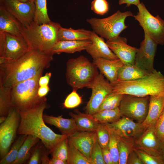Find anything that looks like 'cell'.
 <instances>
[{"label": "cell", "mask_w": 164, "mask_h": 164, "mask_svg": "<svg viewBox=\"0 0 164 164\" xmlns=\"http://www.w3.org/2000/svg\"><path fill=\"white\" fill-rule=\"evenodd\" d=\"M53 55L31 50L16 60L0 57V87H12L49 68Z\"/></svg>", "instance_id": "obj_1"}, {"label": "cell", "mask_w": 164, "mask_h": 164, "mask_svg": "<svg viewBox=\"0 0 164 164\" xmlns=\"http://www.w3.org/2000/svg\"><path fill=\"white\" fill-rule=\"evenodd\" d=\"M48 107L45 102L36 108L19 112L21 121L17 134L31 135L39 138L50 152L56 144L68 137L55 133L46 125L43 112Z\"/></svg>", "instance_id": "obj_2"}, {"label": "cell", "mask_w": 164, "mask_h": 164, "mask_svg": "<svg viewBox=\"0 0 164 164\" xmlns=\"http://www.w3.org/2000/svg\"><path fill=\"white\" fill-rule=\"evenodd\" d=\"M61 26L59 23L52 21L42 24L33 21L26 26H23L21 32L30 50L53 55L52 49L58 41V34Z\"/></svg>", "instance_id": "obj_3"}, {"label": "cell", "mask_w": 164, "mask_h": 164, "mask_svg": "<svg viewBox=\"0 0 164 164\" xmlns=\"http://www.w3.org/2000/svg\"><path fill=\"white\" fill-rule=\"evenodd\" d=\"M112 92L138 97L164 94V76L155 69L149 75L135 80L117 81Z\"/></svg>", "instance_id": "obj_4"}, {"label": "cell", "mask_w": 164, "mask_h": 164, "mask_svg": "<svg viewBox=\"0 0 164 164\" xmlns=\"http://www.w3.org/2000/svg\"><path fill=\"white\" fill-rule=\"evenodd\" d=\"M43 70H40L34 77L18 83L11 87L13 105L19 112L32 109L46 102V97H40L38 94L39 80Z\"/></svg>", "instance_id": "obj_5"}, {"label": "cell", "mask_w": 164, "mask_h": 164, "mask_svg": "<svg viewBox=\"0 0 164 164\" xmlns=\"http://www.w3.org/2000/svg\"><path fill=\"white\" fill-rule=\"evenodd\" d=\"M98 73L96 66L83 55L67 62L66 80L73 90L87 87Z\"/></svg>", "instance_id": "obj_6"}, {"label": "cell", "mask_w": 164, "mask_h": 164, "mask_svg": "<svg viewBox=\"0 0 164 164\" xmlns=\"http://www.w3.org/2000/svg\"><path fill=\"white\" fill-rule=\"evenodd\" d=\"M133 15L130 11L122 12L118 10L108 17L91 18L87 19L86 21L90 25L93 31L108 40L119 36L128 27L125 24L126 19Z\"/></svg>", "instance_id": "obj_7"}, {"label": "cell", "mask_w": 164, "mask_h": 164, "mask_svg": "<svg viewBox=\"0 0 164 164\" xmlns=\"http://www.w3.org/2000/svg\"><path fill=\"white\" fill-rule=\"evenodd\" d=\"M138 12L133 15L145 33L158 44L164 45V20L159 15L155 16L142 2L137 6Z\"/></svg>", "instance_id": "obj_8"}, {"label": "cell", "mask_w": 164, "mask_h": 164, "mask_svg": "<svg viewBox=\"0 0 164 164\" xmlns=\"http://www.w3.org/2000/svg\"><path fill=\"white\" fill-rule=\"evenodd\" d=\"M149 97L124 94L119 107L122 116L143 123L148 114Z\"/></svg>", "instance_id": "obj_9"}, {"label": "cell", "mask_w": 164, "mask_h": 164, "mask_svg": "<svg viewBox=\"0 0 164 164\" xmlns=\"http://www.w3.org/2000/svg\"><path fill=\"white\" fill-rule=\"evenodd\" d=\"M20 121V113L14 107L9 111L5 121L0 124V160L8 153L15 141Z\"/></svg>", "instance_id": "obj_10"}, {"label": "cell", "mask_w": 164, "mask_h": 164, "mask_svg": "<svg viewBox=\"0 0 164 164\" xmlns=\"http://www.w3.org/2000/svg\"><path fill=\"white\" fill-rule=\"evenodd\" d=\"M30 50L28 43L22 35L0 32V57L16 60Z\"/></svg>", "instance_id": "obj_11"}, {"label": "cell", "mask_w": 164, "mask_h": 164, "mask_svg": "<svg viewBox=\"0 0 164 164\" xmlns=\"http://www.w3.org/2000/svg\"><path fill=\"white\" fill-rule=\"evenodd\" d=\"M87 87L91 89L92 93L85 109L87 113L93 115L97 112L101 104L112 92L113 86L100 73Z\"/></svg>", "instance_id": "obj_12"}, {"label": "cell", "mask_w": 164, "mask_h": 164, "mask_svg": "<svg viewBox=\"0 0 164 164\" xmlns=\"http://www.w3.org/2000/svg\"><path fill=\"white\" fill-rule=\"evenodd\" d=\"M105 124L121 138L134 143L147 128L143 123L124 116L116 122Z\"/></svg>", "instance_id": "obj_13"}, {"label": "cell", "mask_w": 164, "mask_h": 164, "mask_svg": "<svg viewBox=\"0 0 164 164\" xmlns=\"http://www.w3.org/2000/svg\"><path fill=\"white\" fill-rule=\"evenodd\" d=\"M0 7L12 15L24 26L34 21L35 5L34 2L23 3L18 0H3Z\"/></svg>", "instance_id": "obj_14"}, {"label": "cell", "mask_w": 164, "mask_h": 164, "mask_svg": "<svg viewBox=\"0 0 164 164\" xmlns=\"http://www.w3.org/2000/svg\"><path fill=\"white\" fill-rule=\"evenodd\" d=\"M158 45L144 32V39L140 43L136 54L135 64L151 73L153 72L155 70L153 63Z\"/></svg>", "instance_id": "obj_15"}, {"label": "cell", "mask_w": 164, "mask_h": 164, "mask_svg": "<svg viewBox=\"0 0 164 164\" xmlns=\"http://www.w3.org/2000/svg\"><path fill=\"white\" fill-rule=\"evenodd\" d=\"M162 143L156 135L154 127L147 128L134 143V149L155 156H162Z\"/></svg>", "instance_id": "obj_16"}, {"label": "cell", "mask_w": 164, "mask_h": 164, "mask_svg": "<svg viewBox=\"0 0 164 164\" xmlns=\"http://www.w3.org/2000/svg\"><path fill=\"white\" fill-rule=\"evenodd\" d=\"M127 41L126 38L119 36L107 40L106 43L124 65L135 64L138 49L128 45Z\"/></svg>", "instance_id": "obj_17"}, {"label": "cell", "mask_w": 164, "mask_h": 164, "mask_svg": "<svg viewBox=\"0 0 164 164\" xmlns=\"http://www.w3.org/2000/svg\"><path fill=\"white\" fill-rule=\"evenodd\" d=\"M90 40L92 43L87 46L85 50L93 59L98 58L110 60L118 59L109 47L103 38L98 36L94 31H92Z\"/></svg>", "instance_id": "obj_18"}, {"label": "cell", "mask_w": 164, "mask_h": 164, "mask_svg": "<svg viewBox=\"0 0 164 164\" xmlns=\"http://www.w3.org/2000/svg\"><path fill=\"white\" fill-rule=\"evenodd\" d=\"M68 138L77 149L90 160L92 150L97 139L96 132L78 131Z\"/></svg>", "instance_id": "obj_19"}, {"label": "cell", "mask_w": 164, "mask_h": 164, "mask_svg": "<svg viewBox=\"0 0 164 164\" xmlns=\"http://www.w3.org/2000/svg\"><path fill=\"white\" fill-rule=\"evenodd\" d=\"M93 62L112 85L117 81L119 70L124 65L119 59L110 60L98 58L93 59Z\"/></svg>", "instance_id": "obj_20"}, {"label": "cell", "mask_w": 164, "mask_h": 164, "mask_svg": "<svg viewBox=\"0 0 164 164\" xmlns=\"http://www.w3.org/2000/svg\"><path fill=\"white\" fill-rule=\"evenodd\" d=\"M61 115L57 117L43 114V118L45 122L53 125L58 129L61 134L68 137L79 131L74 119L65 118Z\"/></svg>", "instance_id": "obj_21"}, {"label": "cell", "mask_w": 164, "mask_h": 164, "mask_svg": "<svg viewBox=\"0 0 164 164\" xmlns=\"http://www.w3.org/2000/svg\"><path fill=\"white\" fill-rule=\"evenodd\" d=\"M164 107V94L150 96L148 111L143 124L147 127H154Z\"/></svg>", "instance_id": "obj_22"}, {"label": "cell", "mask_w": 164, "mask_h": 164, "mask_svg": "<svg viewBox=\"0 0 164 164\" xmlns=\"http://www.w3.org/2000/svg\"><path fill=\"white\" fill-rule=\"evenodd\" d=\"M23 26L11 13L0 7V32H7L17 35H22Z\"/></svg>", "instance_id": "obj_23"}, {"label": "cell", "mask_w": 164, "mask_h": 164, "mask_svg": "<svg viewBox=\"0 0 164 164\" xmlns=\"http://www.w3.org/2000/svg\"><path fill=\"white\" fill-rule=\"evenodd\" d=\"M91 41L85 40L58 41L53 46L52 52L54 55L65 53H73L85 50Z\"/></svg>", "instance_id": "obj_24"}, {"label": "cell", "mask_w": 164, "mask_h": 164, "mask_svg": "<svg viewBox=\"0 0 164 164\" xmlns=\"http://www.w3.org/2000/svg\"><path fill=\"white\" fill-rule=\"evenodd\" d=\"M74 112H70L69 114L74 119L79 131L96 132L99 123L92 115L82 113L77 109Z\"/></svg>", "instance_id": "obj_25"}, {"label": "cell", "mask_w": 164, "mask_h": 164, "mask_svg": "<svg viewBox=\"0 0 164 164\" xmlns=\"http://www.w3.org/2000/svg\"><path fill=\"white\" fill-rule=\"evenodd\" d=\"M152 73L142 69L135 64H124L119 70L117 81L135 80L147 76Z\"/></svg>", "instance_id": "obj_26"}, {"label": "cell", "mask_w": 164, "mask_h": 164, "mask_svg": "<svg viewBox=\"0 0 164 164\" xmlns=\"http://www.w3.org/2000/svg\"><path fill=\"white\" fill-rule=\"evenodd\" d=\"M91 32L84 29H75L61 26L58 32V41L89 40H90Z\"/></svg>", "instance_id": "obj_27"}, {"label": "cell", "mask_w": 164, "mask_h": 164, "mask_svg": "<svg viewBox=\"0 0 164 164\" xmlns=\"http://www.w3.org/2000/svg\"><path fill=\"white\" fill-rule=\"evenodd\" d=\"M40 139L31 135H28L21 146L17 156L12 164H22L25 162L30 157L31 150L37 145Z\"/></svg>", "instance_id": "obj_28"}, {"label": "cell", "mask_w": 164, "mask_h": 164, "mask_svg": "<svg viewBox=\"0 0 164 164\" xmlns=\"http://www.w3.org/2000/svg\"><path fill=\"white\" fill-rule=\"evenodd\" d=\"M13 105L11 87H0V115L7 117Z\"/></svg>", "instance_id": "obj_29"}, {"label": "cell", "mask_w": 164, "mask_h": 164, "mask_svg": "<svg viewBox=\"0 0 164 164\" xmlns=\"http://www.w3.org/2000/svg\"><path fill=\"white\" fill-rule=\"evenodd\" d=\"M92 115L99 123L104 124L116 122L122 116L119 107L113 109L102 110Z\"/></svg>", "instance_id": "obj_30"}, {"label": "cell", "mask_w": 164, "mask_h": 164, "mask_svg": "<svg viewBox=\"0 0 164 164\" xmlns=\"http://www.w3.org/2000/svg\"><path fill=\"white\" fill-rule=\"evenodd\" d=\"M68 164H91L90 159L77 149L68 139Z\"/></svg>", "instance_id": "obj_31"}, {"label": "cell", "mask_w": 164, "mask_h": 164, "mask_svg": "<svg viewBox=\"0 0 164 164\" xmlns=\"http://www.w3.org/2000/svg\"><path fill=\"white\" fill-rule=\"evenodd\" d=\"M35 12L34 21L39 24L50 22L48 14L46 0H35Z\"/></svg>", "instance_id": "obj_32"}, {"label": "cell", "mask_w": 164, "mask_h": 164, "mask_svg": "<svg viewBox=\"0 0 164 164\" xmlns=\"http://www.w3.org/2000/svg\"><path fill=\"white\" fill-rule=\"evenodd\" d=\"M28 135L25 134L20 135L11 146L8 153L0 160V164H12L16 159L19 150Z\"/></svg>", "instance_id": "obj_33"}, {"label": "cell", "mask_w": 164, "mask_h": 164, "mask_svg": "<svg viewBox=\"0 0 164 164\" xmlns=\"http://www.w3.org/2000/svg\"><path fill=\"white\" fill-rule=\"evenodd\" d=\"M123 95L112 92L101 104L97 112L104 110L113 109L119 107Z\"/></svg>", "instance_id": "obj_34"}, {"label": "cell", "mask_w": 164, "mask_h": 164, "mask_svg": "<svg viewBox=\"0 0 164 164\" xmlns=\"http://www.w3.org/2000/svg\"><path fill=\"white\" fill-rule=\"evenodd\" d=\"M134 148V143L119 137L118 142L119 164H127L128 156Z\"/></svg>", "instance_id": "obj_35"}, {"label": "cell", "mask_w": 164, "mask_h": 164, "mask_svg": "<svg viewBox=\"0 0 164 164\" xmlns=\"http://www.w3.org/2000/svg\"><path fill=\"white\" fill-rule=\"evenodd\" d=\"M68 137L56 144L50 152L52 157L67 161L68 158Z\"/></svg>", "instance_id": "obj_36"}, {"label": "cell", "mask_w": 164, "mask_h": 164, "mask_svg": "<svg viewBox=\"0 0 164 164\" xmlns=\"http://www.w3.org/2000/svg\"><path fill=\"white\" fill-rule=\"evenodd\" d=\"M108 128L109 132L110 139L108 147L112 156L114 164H119L118 142L119 137L114 131Z\"/></svg>", "instance_id": "obj_37"}, {"label": "cell", "mask_w": 164, "mask_h": 164, "mask_svg": "<svg viewBox=\"0 0 164 164\" xmlns=\"http://www.w3.org/2000/svg\"><path fill=\"white\" fill-rule=\"evenodd\" d=\"M97 141L102 149L108 147L110 133L106 125L99 123L96 131Z\"/></svg>", "instance_id": "obj_38"}, {"label": "cell", "mask_w": 164, "mask_h": 164, "mask_svg": "<svg viewBox=\"0 0 164 164\" xmlns=\"http://www.w3.org/2000/svg\"><path fill=\"white\" fill-rule=\"evenodd\" d=\"M134 149L144 164H164V159L162 156H155L138 149Z\"/></svg>", "instance_id": "obj_39"}, {"label": "cell", "mask_w": 164, "mask_h": 164, "mask_svg": "<svg viewBox=\"0 0 164 164\" xmlns=\"http://www.w3.org/2000/svg\"><path fill=\"white\" fill-rule=\"evenodd\" d=\"M90 160L91 164H105L103 158L102 148L97 137L92 150Z\"/></svg>", "instance_id": "obj_40"}, {"label": "cell", "mask_w": 164, "mask_h": 164, "mask_svg": "<svg viewBox=\"0 0 164 164\" xmlns=\"http://www.w3.org/2000/svg\"><path fill=\"white\" fill-rule=\"evenodd\" d=\"M77 91L73 90L67 97L63 103L64 107L67 108H73L77 107L82 103V98L77 92Z\"/></svg>", "instance_id": "obj_41"}, {"label": "cell", "mask_w": 164, "mask_h": 164, "mask_svg": "<svg viewBox=\"0 0 164 164\" xmlns=\"http://www.w3.org/2000/svg\"><path fill=\"white\" fill-rule=\"evenodd\" d=\"M91 9L97 14L104 15L108 11L109 4L107 0H93Z\"/></svg>", "instance_id": "obj_42"}, {"label": "cell", "mask_w": 164, "mask_h": 164, "mask_svg": "<svg viewBox=\"0 0 164 164\" xmlns=\"http://www.w3.org/2000/svg\"><path fill=\"white\" fill-rule=\"evenodd\" d=\"M47 149L38 143L28 162L29 164H42V159Z\"/></svg>", "instance_id": "obj_43"}, {"label": "cell", "mask_w": 164, "mask_h": 164, "mask_svg": "<svg viewBox=\"0 0 164 164\" xmlns=\"http://www.w3.org/2000/svg\"><path fill=\"white\" fill-rule=\"evenodd\" d=\"M155 133L162 143L164 140V107L154 126Z\"/></svg>", "instance_id": "obj_44"}, {"label": "cell", "mask_w": 164, "mask_h": 164, "mask_svg": "<svg viewBox=\"0 0 164 164\" xmlns=\"http://www.w3.org/2000/svg\"><path fill=\"white\" fill-rule=\"evenodd\" d=\"M127 164H144L134 148L131 151L128 156Z\"/></svg>", "instance_id": "obj_45"}, {"label": "cell", "mask_w": 164, "mask_h": 164, "mask_svg": "<svg viewBox=\"0 0 164 164\" xmlns=\"http://www.w3.org/2000/svg\"><path fill=\"white\" fill-rule=\"evenodd\" d=\"M103 156L105 164H114L112 156L108 147L102 149Z\"/></svg>", "instance_id": "obj_46"}, {"label": "cell", "mask_w": 164, "mask_h": 164, "mask_svg": "<svg viewBox=\"0 0 164 164\" xmlns=\"http://www.w3.org/2000/svg\"><path fill=\"white\" fill-rule=\"evenodd\" d=\"M51 76V73L47 72L44 76H41L39 80V87L48 85Z\"/></svg>", "instance_id": "obj_47"}, {"label": "cell", "mask_w": 164, "mask_h": 164, "mask_svg": "<svg viewBox=\"0 0 164 164\" xmlns=\"http://www.w3.org/2000/svg\"><path fill=\"white\" fill-rule=\"evenodd\" d=\"M50 91V88L48 85L39 86L38 92V96L40 97H44Z\"/></svg>", "instance_id": "obj_48"}, {"label": "cell", "mask_w": 164, "mask_h": 164, "mask_svg": "<svg viewBox=\"0 0 164 164\" xmlns=\"http://www.w3.org/2000/svg\"><path fill=\"white\" fill-rule=\"evenodd\" d=\"M118 3L120 5L126 4V6L128 7L132 5H135L137 6L140 2V0H119Z\"/></svg>", "instance_id": "obj_49"}, {"label": "cell", "mask_w": 164, "mask_h": 164, "mask_svg": "<svg viewBox=\"0 0 164 164\" xmlns=\"http://www.w3.org/2000/svg\"><path fill=\"white\" fill-rule=\"evenodd\" d=\"M49 164H68V163L67 161L52 157L50 159Z\"/></svg>", "instance_id": "obj_50"}, {"label": "cell", "mask_w": 164, "mask_h": 164, "mask_svg": "<svg viewBox=\"0 0 164 164\" xmlns=\"http://www.w3.org/2000/svg\"><path fill=\"white\" fill-rule=\"evenodd\" d=\"M7 117L1 116L0 117V124H1L5 121Z\"/></svg>", "instance_id": "obj_51"}, {"label": "cell", "mask_w": 164, "mask_h": 164, "mask_svg": "<svg viewBox=\"0 0 164 164\" xmlns=\"http://www.w3.org/2000/svg\"><path fill=\"white\" fill-rule=\"evenodd\" d=\"M20 2L23 3H27L34 2L35 0H18Z\"/></svg>", "instance_id": "obj_52"}, {"label": "cell", "mask_w": 164, "mask_h": 164, "mask_svg": "<svg viewBox=\"0 0 164 164\" xmlns=\"http://www.w3.org/2000/svg\"><path fill=\"white\" fill-rule=\"evenodd\" d=\"M162 156L164 159V140L162 143Z\"/></svg>", "instance_id": "obj_53"}, {"label": "cell", "mask_w": 164, "mask_h": 164, "mask_svg": "<svg viewBox=\"0 0 164 164\" xmlns=\"http://www.w3.org/2000/svg\"><path fill=\"white\" fill-rule=\"evenodd\" d=\"M3 0H0V2L2 1H3Z\"/></svg>", "instance_id": "obj_54"}]
</instances>
